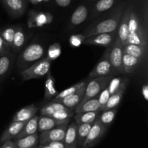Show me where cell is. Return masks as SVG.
<instances>
[{"instance_id":"cell-8","label":"cell","mask_w":148,"mask_h":148,"mask_svg":"<svg viewBox=\"0 0 148 148\" xmlns=\"http://www.w3.org/2000/svg\"><path fill=\"white\" fill-rule=\"evenodd\" d=\"M69 123H65L51 130L40 133L39 135L40 145H47L51 142H63Z\"/></svg>"},{"instance_id":"cell-35","label":"cell","mask_w":148,"mask_h":148,"mask_svg":"<svg viewBox=\"0 0 148 148\" xmlns=\"http://www.w3.org/2000/svg\"><path fill=\"white\" fill-rule=\"evenodd\" d=\"M74 116H75V110L66 108V109H62L56 111L51 117H53L56 120L64 121V120L70 119Z\"/></svg>"},{"instance_id":"cell-30","label":"cell","mask_w":148,"mask_h":148,"mask_svg":"<svg viewBox=\"0 0 148 148\" xmlns=\"http://www.w3.org/2000/svg\"><path fill=\"white\" fill-rule=\"evenodd\" d=\"M66 107L62 105V103L59 102H51L49 103L46 104L43 106L40 110V115L41 116H51L56 111H59V110L62 109H66Z\"/></svg>"},{"instance_id":"cell-47","label":"cell","mask_w":148,"mask_h":148,"mask_svg":"<svg viewBox=\"0 0 148 148\" xmlns=\"http://www.w3.org/2000/svg\"><path fill=\"white\" fill-rule=\"evenodd\" d=\"M43 1V0H34L35 4H38V3L40 2V1Z\"/></svg>"},{"instance_id":"cell-9","label":"cell","mask_w":148,"mask_h":148,"mask_svg":"<svg viewBox=\"0 0 148 148\" xmlns=\"http://www.w3.org/2000/svg\"><path fill=\"white\" fill-rule=\"evenodd\" d=\"M106 130L107 128L103 127L98 120H95L81 148H92L94 147L102 139Z\"/></svg>"},{"instance_id":"cell-42","label":"cell","mask_w":148,"mask_h":148,"mask_svg":"<svg viewBox=\"0 0 148 148\" xmlns=\"http://www.w3.org/2000/svg\"><path fill=\"white\" fill-rule=\"evenodd\" d=\"M47 145L51 148H65L63 142H51Z\"/></svg>"},{"instance_id":"cell-4","label":"cell","mask_w":148,"mask_h":148,"mask_svg":"<svg viewBox=\"0 0 148 148\" xmlns=\"http://www.w3.org/2000/svg\"><path fill=\"white\" fill-rule=\"evenodd\" d=\"M113 77L114 75H110V76L92 78L90 80H88L85 88L83 98L78 106L82 105L88 100L98 97L101 91L108 86V83Z\"/></svg>"},{"instance_id":"cell-46","label":"cell","mask_w":148,"mask_h":148,"mask_svg":"<svg viewBox=\"0 0 148 148\" xmlns=\"http://www.w3.org/2000/svg\"><path fill=\"white\" fill-rule=\"evenodd\" d=\"M39 148H51L49 145H39Z\"/></svg>"},{"instance_id":"cell-36","label":"cell","mask_w":148,"mask_h":148,"mask_svg":"<svg viewBox=\"0 0 148 148\" xmlns=\"http://www.w3.org/2000/svg\"><path fill=\"white\" fill-rule=\"evenodd\" d=\"M114 4V0H100L95 5V10L98 12H103L109 10Z\"/></svg>"},{"instance_id":"cell-18","label":"cell","mask_w":148,"mask_h":148,"mask_svg":"<svg viewBox=\"0 0 148 148\" xmlns=\"http://www.w3.org/2000/svg\"><path fill=\"white\" fill-rule=\"evenodd\" d=\"M2 2L7 11L14 16L22 15L25 10L24 0H2Z\"/></svg>"},{"instance_id":"cell-22","label":"cell","mask_w":148,"mask_h":148,"mask_svg":"<svg viewBox=\"0 0 148 148\" xmlns=\"http://www.w3.org/2000/svg\"><path fill=\"white\" fill-rule=\"evenodd\" d=\"M101 111V106L98 102V97L85 101L82 105L77 106L75 109V114L83 112Z\"/></svg>"},{"instance_id":"cell-49","label":"cell","mask_w":148,"mask_h":148,"mask_svg":"<svg viewBox=\"0 0 148 148\" xmlns=\"http://www.w3.org/2000/svg\"><path fill=\"white\" fill-rule=\"evenodd\" d=\"M0 148H4V145H1V146H0Z\"/></svg>"},{"instance_id":"cell-5","label":"cell","mask_w":148,"mask_h":148,"mask_svg":"<svg viewBox=\"0 0 148 148\" xmlns=\"http://www.w3.org/2000/svg\"><path fill=\"white\" fill-rule=\"evenodd\" d=\"M51 62L48 59H42L35 62L30 66L21 72V76L23 80H30L32 79H38L47 75L51 71Z\"/></svg>"},{"instance_id":"cell-2","label":"cell","mask_w":148,"mask_h":148,"mask_svg":"<svg viewBox=\"0 0 148 148\" xmlns=\"http://www.w3.org/2000/svg\"><path fill=\"white\" fill-rule=\"evenodd\" d=\"M121 17V12L118 13L109 18L105 19L98 23L90 25L83 33H82L85 38L90 37L101 33H108L117 30Z\"/></svg>"},{"instance_id":"cell-31","label":"cell","mask_w":148,"mask_h":148,"mask_svg":"<svg viewBox=\"0 0 148 148\" xmlns=\"http://www.w3.org/2000/svg\"><path fill=\"white\" fill-rule=\"evenodd\" d=\"M25 42V35L23 29L21 27L16 28L11 49H12L14 52H17L23 48Z\"/></svg>"},{"instance_id":"cell-44","label":"cell","mask_w":148,"mask_h":148,"mask_svg":"<svg viewBox=\"0 0 148 148\" xmlns=\"http://www.w3.org/2000/svg\"><path fill=\"white\" fill-rule=\"evenodd\" d=\"M57 4L60 7H67L69 5L71 2V0H55Z\"/></svg>"},{"instance_id":"cell-3","label":"cell","mask_w":148,"mask_h":148,"mask_svg":"<svg viewBox=\"0 0 148 148\" xmlns=\"http://www.w3.org/2000/svg\"><path fill=\"white\" fill-rule=\"evenodd\" d=\"M45 55V49L41 44L33 43L29 45L20 54L17 64L20 69H25L28 65L41 60Z\"/></svg>"},{"instance_id":"cell-41","label":"cell","mask_w":148,"mask_h":148,"mask_svg":"<svg viewBox=\"0 0 148 148\" xmlns=\"http://www.w3.org/2000/svg\"><path fill=\"white\" fill-rule=\"evenodd\" d=\"M10 49L8 47L7 43L3 40L2 37L0 35V56L9 53Z\"/></svg>"},{"instance_id":"cell-13","label":"cell","mask_w":148,"mask_h":148,"mask_svg":"<svg viewBox=\"0 0 148 148\" xmlns=\"http://www.w3.org/2000/svg\"><path fill=\"white\" fill-rule=\"evenodd\" d=\"M87 84H85V85H83L82 88H79L76 92H75V93L72 94V95H69V96H67L66 97V98H63V99L60 100V101H58V102L62 103V105H64L65 107H66V108L75 110V108L80 103L81 101H82V98H83Z\"/></svg>"},{"instance_id":"cell-38","label":"cell","mask_w":148,"mask_h":148,"mask_svg":"<svg viewBox=\"0 0 148 148\" xmlns=\"http://www.w3.org/2000/svg\"><path fill=\"white\" fill-rule=\"evenodd\" d=\"M122 82L123 79L121 77H113L111 79L108 86H107L110 95H111L112 94H114L119 89V88L120 87L121 84L122 83Z\"/></svg>"},{"instance_id":"cell-51","label":"cell","mask_w":148,"mask_h":148,"mask_svg":"<svg viewBox=\"0 0 148 148\" xmlns=\"http://www.w3.org/2000/svg\"><path fill=\"white\" fill-rule=\"evenodd\" d=\"M34 148H39V147H38V146H36V147H34Z\"/></svg>"},{"instance_id":"cell-32","label":"cell","mask_w":148,"mask_h":148,"mask_svg":"<svg viewBox=\"0 0 148 148\" xmlns=\"http://www.w3.org/2000/svg\"><path fill=\"white\" fill-rule=\"evenodd\" d=\"M12 56L10 53L0 56V77L4 76L12 65Z\"/></svg>"},{"instance_id":"cell-14","label":"cell","mask_w":148,"mask_h":148,"mask_svg":"<svg viewBox=\"0 0 148 148\" xmlns=\"http://www.w3.org/2000/svg\"><path fill=\"white\" fill-rule=\"evenodd\" d=\"M127 84H128V79H123L122 83L121 84V85H120V87L119 88V89L117 90L114 94H112V95L110 96L108 101L107 102L106 105L104 107L103 111L111 109V108H115L118 106L119 104L121 103V99H122L123 95H124V92H125L126 90Z\"/></svg>"},{"instance_id":"cell-16","label":"cell","mask_w":148,"mask_h":148,"mask_svg":"<svg viewBox=\"0 0 148 148\" xmlns=\"http://www.w3.org/2000/svg\"><path fill=\"white\" fill-rule=\"evenodd\" d=\"M63 143L65 148H77V124L75 121H71L70 124H68Z\"/></svg>"},{"instance_id":"cell-40","label":"cell","mask_w":148,"mask_h":148,"mask_svg":"<svg viewBox=\"0 0 148 148\" xmlns=\"http://www.w3.org/2000/svg\"><path fill=\"white\" fill-rule=\"evenodd\" d=\"M86 38L80 33V34L72 35L69 38V43L72 47H79L83 43Z\"/></svg>"},{"instance_id":"cell-24","label":"cell","mask_w":148,"mask_h":148,"mask_svg":"<svg viewBox=\"0 0 148 148\" xmlns=\"http://www.w3.org/2000/svg\"><path fill=\"white\" fill-rule=\"evenodd\" d=\"M140 63V59L124 53L122 57V67L124 73L131 74L134 72Z\"/></svg>"},{"instance_id":"cell-33","label":"cell","mask_w":148,"mask_h":148,"mask_svg":"<svg viewBox=\"0 0 148 148\" xmlns=\"http://www.w3.org/2000/svg\"><path fill=\"white\" fill-rule=\"evenodd\" d=\"M16 28L14 27H8L7 28L1 30L0 35L2 37L3 40H4L8 47L11 49L12 45L13 39H14V33H15Z\"/></svg>"},{"instance_id":"cell-12","label":"cell","mask_w":148,"mask_h":148,"mask_svg":"<svg viewBox=\"0 0 148 148\" xmlns=\"http://www.w3.org/2000/svg\"><path fill=\"white\" fill-rule=\"evenodd\" d=\"M69 121H70V119L60 121V120L55 119L53 117L40 115L38 117V131L41 133L43 132L48 131L54 127L65 124V123L69 122Z\"/></svg>"},{"instance_id":"cell-26","label":"cell","mask_w":148,"mask_h":148,"mask_svg":"<svg viewBox=\"0 0 148 148\" xmlns=\"http://www.w3.org/2000/svg\"><path fill=\"white\" fill-rule=\"evenodd\" d=\"M117 113V108H111V109L103 111L101 114H98L96 119L102 124L103 127L108 129V127L112 124L115 119L116 115Z\"/></svg>"},{"instance_id":"cell-29","label":"cell","mask_w":148,"mask_h":148,"mask_svg":"<svg viewBox=\"0 0 148 148\" xmlns=\"http://www.w3.org/2000/svg\"><path fill=\"white\" fill-rule=\"evenodd\" d=\"M93 124H82L77 125V148H81Z\"/></svg>"},{"instance_id":"cell-6","label":"cell","mask_w":148,"mask_h":148,"mask_svg":"<svg viewBox=\"0 0 148 148\" xmlns=\"http://www.w3.org/2000/svg\"><path fill=\"white\" fill-rule=\"evenodd\" d=\"M111 46L107 47L100 60L95 65L92 70L90 72V78H96L100 77H106L113 75V69L109 59V52Z\"/></svg>"},{"instance_id":"cell-23","label":"cell","mask_w":148,"mask_h":148,"mask_svg":"<svg viewBox=\"0 0 148 148\" xmlns=\"http://www.w3.org/2000/svg\"><path fill=\"white\" fill-rule=\"evenodd\" d=\"M46 82H45L44 98L46 101H49L51 98H54L58 95L59 92L56 90L55 87V79L51 75V71L46 75Z\"/></svg>"},{"instance_id":"cell-37","label":"cell","mask_w":148,"mask_h":148,"mask_svg":"<svg viewBox=\"0 0 148 148\" xmlns=\"http://www.w3.org/2000/svg\"><path fill=\"white\" fill-rule=\"evenodd\" d=\"M110 96H111V95H110L109 91H108V89L107 87L106 88H104V89L101 91V93L98 95V102H99L100 103V106H101V111H102L103 110L104 107L106 106L107 102L108 101Z\"/></svg>"},{"instance_id":"cell-34","label":"cell","mask_w":148,"mask_h":148,"mask_svg":"<svg viewBox=\"0 0 148 148\" xmlns=\"http://www.w3.org/2000/svg\"><path fill=\"white\" fill-rule=\"evenodd\" d=\"M62 53V48L59 43H54L49 46L46 59L49 61H53L59 57Z\"/></svg>"},{"instance_id":"cell-1","label":"cell","mask_w":148,"mask_h":148,"mask_svg":"<svg viewBox=\"0 0 148 148\" xmlns=\"http://www.w3.org/2000/svg\"><path fill=\"white\" fill-rule=\"evenodd\" d=\"M128 25L129 34L125 45L134 44L147 46V36L140 24L138 17L133 11L130 12Z\"/></svg>"},{"instance_id":"cell-50","label":"cell","mask_w":148,"mask_h":148,"mask_svg":"<svg viewBox=\"0 0 148 148\" xmlns=\"http://www.w3.org/2000/svg\"><path fill=\"white\" fill-rule=\"evenodd\" d=\"M43 1H49V0H43Z\"/></svg>"},{"instance_id":"cell-27","label":"cell","mask_w":148,"mask_h":148,"mask_svg":"<svg viewBox=\"0 0 148 148\" xmlns=\"http://www.w3.org/2000/svg\"><path fill=\"white\" fill-rule=\"evenodd\" d=\"M87 17H88V10L86 7L84 5L79 6L72 14L71 23L73 25H79L86 20Z\"/></svg>"},{"instance_id":"cell-11","label":"cell","mask_w":148,"mask_h":148,"mask_svg":"<svg viewBox=\"0 0 148 148\" xmlns=\"http://www.w3.org/2000/svg\"><path fill=\"white\" fill-rule=\"evenodd\" d=\"M26 122L27 121L25 122L12 121L0 137V143H4L7 141H12L21 132Z\"/></svg>"},{"instance_id":"cell-21","label":"cell","mask_w":148,"mask_h":148,"mask_svg":"<svg viewBox=\"0 0 148 148\" xmlns=\"http://www.w3.org/2000/svg\"><path fill=\"white\" fill-rule=\"evenodd\" d=\"M147 46H140V45L126 44L124 46L123 51L124 53L134 56L141 61L147 53Z\"/></svg>"},{"instance_id":"cell-48","label":"cell","mask_w":148,"mask_h":148,"mask_svg":"<svg viewBox=\"0 0 148 148\" xmlns=\"http://www.w3.org/2000/svg\"><path fill=\"white\" fill-rule=\"evenodd\" d=\"M30 2L33 3V4H35V1H34V0H30Z\"/></svg>"},{"instance_id":"cell-25","label":"cell","mask_w":148,"mask_h":148,"mask_svg":"<svg viewBox=\"0 0 148 148\" xmlns=\"http://www.w3.org/2000/svg\"><path fill=\"white\" fill-rule=\"evenodd\" d=\"M100 112L101 111H93L75 114L74 116L75 122L77 125L82 124H93Z\"/></svg>"},{"instance_id":"cell-17","label":"cell","mask_w":148,"mask_h":148,"mask_svg":"<svg viewBox=\"0 0 148 148\" xmlns=\"http://www.w3.org/2000/svg\"><path fill=\"white\" fill-rule=\"evenodd\" d=\"M131 10H127L124 12V14L121 16L119 24L118 29H117V36L121 40V43L124 46L126 41H127V36L129 34V17Z\"/></svg>"},{"instance_id":"cell-39","label":"cell","mask_w":148,"mask_h":148,"mask_svg":"<svg viewBox=\"0 0 148 148\" xmlns=\"http://www.w3.org/2000/svg\"><path fill=\"white\" fill-rule=\"evenodd\" d=\"M52 20V16L49 14H38L35 18V23H36V26H43L46 23H50Z\"/></svg>"},{"instance_id":"cell-10","label":"cell","mask_w":148,"mask_h":148,"mask_svg":"<svg viewBox=\"0 0 148 148\" xmlns=\"http://www.w3.org/2000/svg\"><path fill=\"white\" fill-rule=\"evenodd\" d=\"M117 36V30L108 33H101L87 38L83 44L87 46H97L108 47L111 46Z\"/></svg>"},{"instance_id":"cell-45","label":"cell","mask_w":148,"mask_h":148,"mask_svg":"<svg viewBox=\"0 0 148 148\" xmlns=\"http://www.w3.org/2000/svg\"><path fill=\"white\" fill-rule=\"evenodd\" d=\"M4 148H17L13 141H7L2 143Z\"/></svg>"},{"instance_id":"cell-19","label":"cell","mask_w":148,"mask_h":148,"mask_svg":"<svg viewBox=\"0 0 148 148\" xmlns=\"http://www.w3.org/2000/svg\"><path fill=\"white\" fill-rule=\"evenodd\" d=\"M38 116L36 115L30 119L29 121L26 122L24 127L21 130L18 135L15 137L13 140L20 139L22 137H26V136L31 135V134H36L38 131Z\"/></svg>"},{"instance_id":"cell-20","label":"cell","mask_w":148,"mask_h":148,"mask_svg":"<svg viewBox=\"0 0 148 148\" xmlns=\"http://www.w3.org/2000/svg\"><path fill=\"white\" fill-rule=\"evenodd\" d=\"M12 141L17 148H34L39 143V135L36 133Z\"/></svg>"},{"instance_id":"cell-43","label":"cell","mask_w":148,"mask_h":148,"mask_svg":"<svg viewBox=\"0 0 148 148\" xmlns=\"http://www.w3.org/2000/svg\"><path fill=\"white\" fill-rule=\"evenodd\" d=\"M142 95L146 101H148V85L147 84L144 85L142 88Z\"/></svg>"},{"instance_id":"cell-15","label":"cell","mask_w":148,"mask_h":148,"mask_svg":"<svg viewBox=\"0 0 148 148\" xmlns=\"http://www.w3.org/2000/svg\"><path fill=\"white\" fill-rule=\"evenodd\" d=\"M38 108L34 105L30 104L27 106L22 108L14 115L12 121H19V122H25L29 121L34 116L36 115Z\"/></svg>"},{"instance_id":"cell-7","label":"cell","mask_w":148,"mask_h":148,"mask_svg":"<svg viewBox=\"0 0 148 148\" xmlns=\"http://www.w3.org/2000/svg\"><path fill=\"white\" fill-rule=\"evenodd\" d=\"M123 49L124 46L118 36H116L114 42L110 47L109 52L110 62L114 72H124L122 67V57L124 54Z\"/></svg>"},{"instance_id":"cell-28","label":"cell","mask_w":148,"mask_h":148,"mask_svg":"<svg viewBox=\"0 0 148 148\" xmlns=\"http://www.w3.org/2000/svg\"><path fill=\"white\" fill-rule=\"evenodd\" d=\"M88 79H86V80L82 81V82H78V83H76L75 84V85H72V86L69 87V88H67L66 89L62 90V92H59L58 95H56L53 100H52V101H53V102H58V101H59L60 100L63 99V98H66V97L72 95V94H74L75 92H76L79 88H82L83 85H85V84L88 83Z\"/></svg>"}]
</instances>
